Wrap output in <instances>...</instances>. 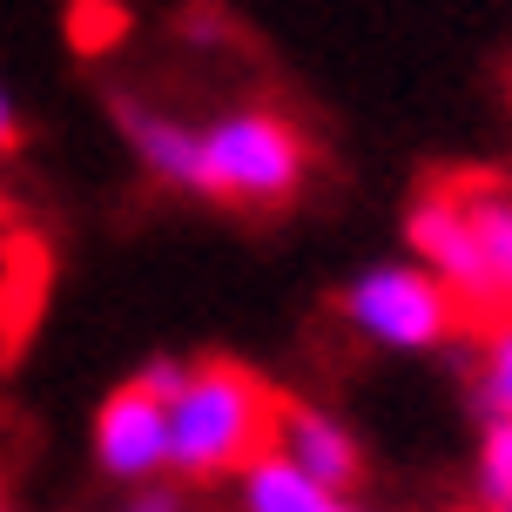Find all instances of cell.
I'll list each match as a JSON object with an SVG mask.
<instances>
[{"mask_svg":"<svg viewBox=\"0 0 512 512\" xmlns=\"http://www.w3.org/2000/svg\"><path fill=\"white\" fill-rule=\"evenodd\" d=\"M472 405H479V418H512V324H499V331L486 337V371H479V384H472Z\"/></svg>","mask_w":512,"mask_h":512,"instance_id":"cell-10","label":"cell"},{"mask_svg":"<svg viewBox=\"0 0 512 512\" xmlns=\"http://www.w3.org/2000/svg\"><path fill=\"white\" fill-rule=\"evenodd\" d=\"M95 459L108 479H155L169 465V405H155L128 378L102 411H95Z\"/></svg>","mask_w":512,"mask_h":512,"instance_id":"cell-5","label":"cell"},{"mask_svg":"<svg viewBox=\"0 0 512 512\" xmlns=\"http://www.w3.org/2000/svg\"><path fill=\"white\" fill-rule=\"evenodd\" d=\"M128 512H176V492H142Z\"/></svg>","mask_w":512,"mask_h":512,"instance_id":"cell-15","label":"cell"},{"mask_svg":"<svg viewBox=\"0 0 512 512\" xmlns=\"http://www.w3.org/2000/svg\"><path fill=\"white\" fill-rule=\"evenodd\" d=\"M479 479H486V499H492V506H512V418H492V425H486Z\"/></svg>","mask_w":512,"mask_h":512,"instance_id":"cell-11","label":"cell"},{"mask_svg":"<svg viewBox=\"0 0 512 512\" xmlns=\"http://www.w3.org/2000/svg\"><path fill=\"white\" fill-rule=\"evenodd\" d=\"M304 169H310L304 135L270 108H236V115H216L203 128V196H216V203L277 209L297 196Z\"/></svg>","mask_w":512,"mask_h":512,"instance_id":"cell-2","label":"cell"},{"mask_svg":"<svg viewBox=\"0 0 512 512\" xmlns=\"http://www.w3.org/2000/svg\"><path fill=\"white\" fill-rule=\"evenodd\" d=\"M452 196H459L479 250H486V270L499 283V304H506V324H512V189L506 182H465Z\"/></svg>","mask_w":512,"mask_h":512,"instance_id":"cell-8","label":"cell"},{"mask_svg":"<svg viewBox=\"0 0 512 512\" xmlns=\"http://www.w3.org/2000/svg\"><path fill=\"white\" fill-rule=\"evenodd\" d=\"M324 506H331V492L304 479L283 452H270L243 472V512H324Z\"/></svg>","mask_w":512,"mask_h":512,"instance_id":"cell-9","label":"cell"},{"mask_svg":"<svg viewBox=\"0 0 512 512\" xmlns=\"http://www.w3.org/2000/svg\"><path fill=\"white\" fill-rule=\"evenodd\" d=\"M115 34H122V14H115L108 0H81V7H75V48H81V54L108 48Z\"/></svg>","mask_w":512,"mask_h":512,"instance_id":"cell-13","label":"cell"},{"mask_svg":"<svg viewBox=\"0 0 512 512\" xmlns=\"http://www.w3.org/2000/svg\"><path fill=\"white\" fill-rule=\"evenodd\" d=\"M492 512H512V506H492Z\"/></svg>","mask_w":512,"mask_h":512,"instance_id":"cell-17","label":"cell"},{"mask_svg":"<svg viewBox=\"0 0 512 512\" xmlns=\"http://www.w3.org/2000/svg\"><path fill=\"white\" fill-rule=\"evenodd\" d=\"M344 317L351 331H364L384 351H432L465 324V310L452 304V290L432 277V270H364L351 290H344Z\"/></svg>","mask_w":512,"mask_h":512,"instance_id":"cell-3","label":"cell"},{"mask_svg":"<svg viewBox=\"0 0 512 512\" xmlns=\"http://www.w3.org/2000/svg\"><path fill=\"white\" fill-rule=\"evenodd\" d=\"M14 142H21V115H14L7 88H0V155H14Z\"/></svg>","mask_w":512,"mask_h":512,"instance_id":"cell-14","label":"cell"},{"mask_svg":"<svg viewBox=\"0 0 512 512\" xmlns=\"http://www.w3.org/2000/svg\"><path fill=\"white\" fill-rule=\"evenodd\" d=\"M405 236H411V250L425 256V270L452 290V304H459L465 317H506L499 283H492V270H486V250H479V236H472V223H465V209H459L452 189L411 203Z\"/></svg>","mask_w":512,"mask_h":512,"instance_id":"cell-4","label":"cell"},{"mask_svg":"<svg viewBox=\"0 0 512 512\" xmlns=\"http://www.w3.org/2000/svg\"><path fill=\"white\" fill-rule=\"evenodd\" d=\"M189 378H196V364H182V358H149L142 371H135V384L149 391L155 405H176L182 391H189Z\"/></svg>","mask_w":512,"mask_h":512,"instance_id":"cell-12","label":"cell"},{"mask_svg":"<svg viewBox=\"0 0 512 512\" xmlns=\"http://www.w3.org/2000/svg\"><path fill=\"white\" fill-rule=\"evenodd\" d=\"M277 425H283V398L256 371H243L230 358L196 364L189 391L169 405V465L182 479L250 472L256 459L277 452Z\"/></svg>","mask_w":512,"mask_h":512,"instance_id":"cell-1","label":"cell"},{"mask_svg":"<svg viewBox=\"0 0 512 512\" xmlns=\"http://www.w3.org/2000/svg\"><path fill=\"white\" fill-rule=\"evenodd\" d=\"M115 122H122L135 162H142L155 182L203 196V128L176 122V115H162V108L135 102V95H115Z\"/></svg>","mask_w":512,"mask_h":512,"instance_id":"cell-6","label":"cell"},{"mask_svg":"<svg viewBox=\"0 0 512 512\" xmlns=\"http://www.w3.org/2000/svg\"><path fill=\"white\" fill-rule=\"evenodd\" d=\"M277 452L297 465L304 479H317V486L331 492V499H344V492L358 486V438L344 432L337 418L310 411V405H283Z\"/></svg>","mask_w":512,"mask_h":512,"instance_id":"cell-7","label":"cell"},{"mask_svg":"<svg viewBox=\"0 0 512 512\" xmlns=\"http://www.w3.org/2000/svg\"><path fill=\"white\" fill-rule=\"evenodd\" d=\"M324 512H364V506H351V499H331V506H324Z\"/></svg>","mask_w":512,"mask_h":512,"instance_id":"cell-16","label":"cell"}]
</instances>
